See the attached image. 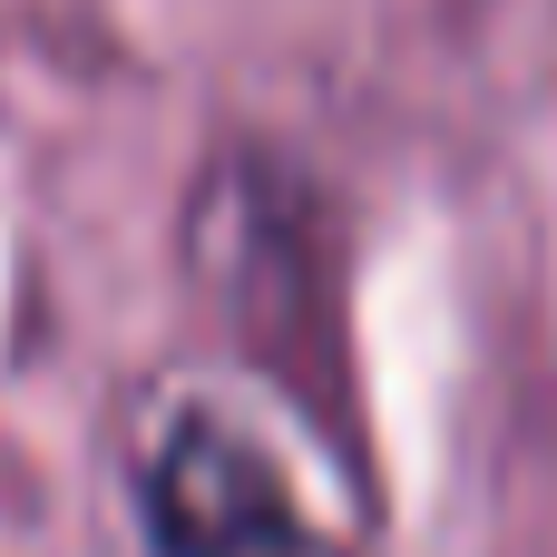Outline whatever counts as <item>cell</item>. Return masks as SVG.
I'll list each match as a JSON object with an SVG mask.
<instances>
[{"instance_id":"obj_1","label":"cell","mask_w":557,"mask_h":557,"mask_svg":"<svg viewBox=\"0 0 557 557\" xmlns=\"http://www.w3.org/2000/svg\"><path fill=\"white\" fill-rule=\"evenodd\" d=\"M137 519L147 557H343L294 499V480L225 421L176 401L137 441Z\"/></svg>"}]
</instances>
